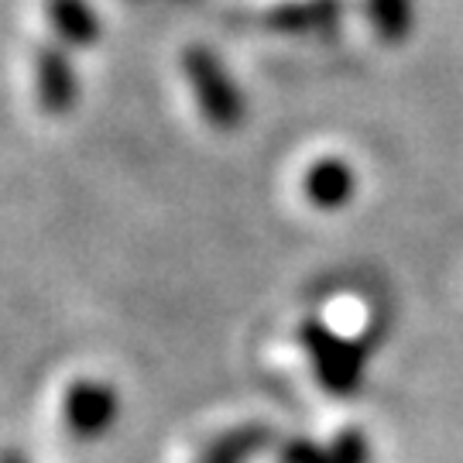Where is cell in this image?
I'll return each mask as SVG.
<instances>
[{"mask_svg": "<svg viewBox=\"0 0 463 463\" xmlns=\"http://www.w3.org/2000/svg\"><path fill=\"white\" fill-rule=\"evenodd\" d=\"M298 344L306 347L309 361H313V371L319 384L330 392V395H354L364 381V367H367V347L357 344V340H347V336H336L333 330H326L323 323H302L298 330Z\"/></svg>", "mask_w": 463, "mask_h": 463, "instance_id": "obj_2", "label": "cell"}, {"mask_svg": "<svg viewBox=\"0 0 463 463\" xmlns=\"http://www.w3.org/2000/svg\"><path fill=\"white\" fill-rule=\"evenodd\" d=\"M34 90H38V103L45 114L62 117L76 107L80 99V76L62 49H42L38 62H34Z\"/></svg>", "mask_w": 463, "mask_h": 463, "instance_id": "obj_4", "label": "cell"}, {"mask_svg": "<svg viewBox=\"0 0 463 463\" xmlns=\"http://www.w3.org/2000/svg\"><path fill=\"white\" fill-rule=\"evenodd\" d=\"M183 72L189 80V90L196 97V107L203 120L216 131H237L248 120V97L233 83L220 55L206 45H193L183 55Z\"/></svg>", "mask_w": 463, "mask_h": 463, "instance_id": "obj_1", "label": "cell"}, {"mask_svg": "<svg viewBox=\"0 0 463 463\" xmlns=\"http://www.w3.org/2000/svg\"><path fill=\"white\" fill-rule=\"evenodd\" d=\"M0 463H24V460H21V457H4Z\"/></svg>", "mask_w": 463, "mask_h": 463, "instance_id": "obj_11", "label": "cell"}, {"mask_svg": "<svg viewBox=\"0 0 463 463\" xmlns=\"http://www.w3.org/2000/svg\"><path fill=\"white\" fill-rule=\"evenodd\" d=\"M288 463H367V447L361 436H344L333 453L316 449L313 443H292L285 453Z\"/></svg>", "mask_w": 463, "mask_h": 463, "instance_id": "obj_10", "label": "cell"}, {"mask_svg": "<svg viewBox=\"0 0 463 463\" xmlns=\"http://www.w3.org/2000/svg\"><path fill=\"white\" fill-rule=\"evenodd\" d=\"M371 28L384 45H402L415 24V0H367Z\"/></svg>", "mask_w": 463, "mask_h": 463, "instance_id": "obj_8", "label": "cell"}, {"mask_svg": "<svg viewBox=\"0 0 463 463\" xmlns=\"http://www.w3.org/2000/svg\"><path fill=\"white\" fill-rule=\"evenodd\" d=\"M45 7H49V21L55 34L72 49H86L99 38L103 24H99L90 0H49Z\"/></svg>", "mask_w": 463, "mask_h": 463, "instance_id": "obj_6", "label": "cell"}, {"mask_svg": "<svg viewBox=\"0 0 463 463\" xmlns=\"http://www.w3.org/2000/svg\"><path fill=\"white\" fill-rule=\"evenodd\" d=\"M302 189L313 206L319 210H340L354 199V189H357V175L354 168L344 162V158H319L306 179H302Z\"/></svg>", "mask_w": 463, "mask_h": 463, "instance_id": "obj_5", "label": "cell"}, {"mask_svg": "<svg viewBox=\"0 0 463 463\" xmlns=\"http://www.w3.org/2000/svg\"><path fill=\"white\" fill-rule=\"evenodd\" d=\"M268 443V432L261 426H244V430L227 432L223 439H216L213 447H206V453L196 463H250Z\"/></svg>", "mask_w": 463, "mask_h": 463, "instance_id": "obj_9", "label": "cell"}, {"mask_svg": "<svg viewBox=\"0 0 463 463\" xmlns=\"http://www.w3.org/2000/svg\"><path fill=\"white\" fill-rule=\"evenodd\" d=\"M117 392L107 381L83 378L76 384H69L66 398H62V419L66 430L80 439H97L117 422Z\"/></svg>", "mask_w": 463, "mask_h": 463, "instance_id": "obj_3", "label": "cell"}, {"mask_svg": "<svg viewBox=\"0 0 463 463\" xmlns=\"http://www.w3.org/2000/svg\"><path fill=\"white\" fill-rule=\"evenodd\" d=\"M340 21V0H296L268 14L271 28L281 32H326Z\"/></svg>", "mask_w": 463, "mask_h": 463, "instance_id": "obj_7", "label": "cell"}]
</instances>
